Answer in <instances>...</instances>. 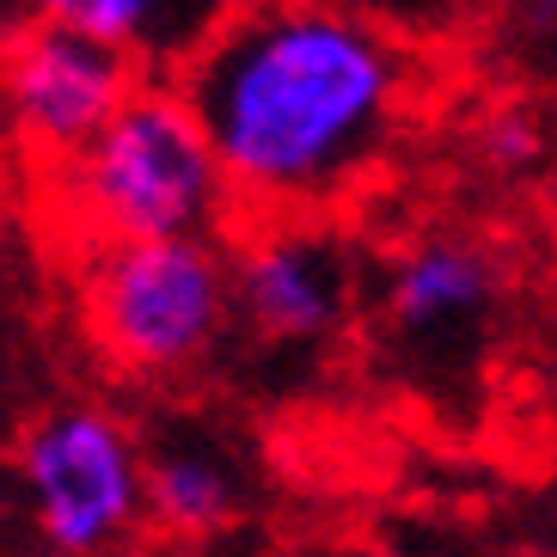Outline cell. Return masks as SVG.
<instances>
[{
	"mask_svg": "<svg viewBox=\"0 0 557 557\" xmlns=\"http://www.w3.org/2000/svg\"><path fill=\"white\" fill-rule=\"evenodd\" d=\"M135 86L141 74L116 50L50 18H32L25 32H13L0 55V99H7L18 141L55 165L74 160L129 104Z\"/></svg>",
	"mask_w": 557,
	"mask_h": 557,
	"instance_id": "5b68a950",
	"label": "cell"
},
{
	"mask_svg": "<svg viewBox=\"0 0 557 557\" xmlns=\"http://www.w3.org/2000/svg\"><path fill=\"white\" fill-rule=\"evenodd\" d=\"M410 74L405 44L349 0H246L178 92L233 202L312 214L386 160Z\"/></svg>",
	"mask_w": 557,
	"mask_h": 557,
	"instance_id": "6da1fadb",
	"label": "cell"
},
{
	"mask_svg": "<svg viewBox=\"0 0 557 557\" xmlns=\"http://www.w3.org/2000/svg\"><path fill=\"white\" fill-rule=\"evenodd\" d=\"M18 484L55 557H111L148 527L141 442L104 405H55L18 442Z\"/></svg>",
	"mask_w": 557,
	"mask_h": 557,
	"instance_id": "277c9868",
	"label": "cell"
},
{
	"mask_svg": "<svg viewBox=\"0 0 557 557\" xmlns=\"http://www.w3.org/2000/svg\"><path fill=\"white\" fill-rule=\"evenodd\" d=\"M503 25H508V44L521 50V62L557 81V0H508Z\"/></svg>",
	"mask_w": 557,
	"mask_h": 557,
	"instance_id": "30bf717a",
	"label": "cell"
},
{
	"mask_svg": "<svg viewBox=\"0 0 557 557\" xmlns=\"http://www.w3.org/2000/svg\"><path fill=\"white\" fill-rule=\"evenodd\" d=\"M246 0H37V18L116 50L135 74H184Z\"/></svg>",
	"mask_w": 557,
	"mask_h": 557,
	"instance_id": "9c48e42d",
	"label": "cell"
},
{
	"mask_svg": "<svg viewBox=\"0 0 557 557\" xmlns=\"http://www.w3.org/2000/svg\"><path fill=\"white\" fill-rule=\"evenodd\" d=\"M233 319L227 258L214 239L92 246L86 325L99 349L141 380L190 374L214 356Z\"/></svg>",
	"mask_w": 557,
	"mask_h": 557,
	"instance_id": "3957f363",
	"label": "cell"
},
{
	"mask_svg": "<svg viewBox=\"0 0 557 557\" xmlns=\"http://www.w3.org/2000/svg\"><path fill=\"white\" fill-rule=\"evenodd\" d=\"M62 209L99 246L214 239L233 197L178 86L141 81L129 104L62 165Z\"/></svg>",
	"mask_w": 557,
	"mask_h": 557,
	"instance_id": "7a4b0ae2",
	"label": "cell"
},
{
	"mask_svg": "<svg viewBox=\"0 0 557 557\" xmlns=\"http://www.w3.org/2000/svg\"><path fill=\"white\" fill-rule=\"evenodd\" d=\"M484 153H491L503 172H527V165L545 153V129L527 111H496L484 123Z\"/></svg>",
	"mask_w": 557,
	"mask_h": 557,
	"instance_id": "8fae6325",
	"label": "cell"
},
{
	"mask_svg": "<svg viewBox=\"0 0 557 557\" xmlns=\"http://www.w3.org/2000/svg\"><path fill=\"white\" fill-rule=\"evenodd\" d=\"M141 496L160 533L202 545L246 521V466L214 429L172 423L141 447Z\"/></svg>",
	"mask_w": 557,
	"mask_h": 557,
	"instance_id": "ba28073f",
	"label": "cell"
},
{
	"mask_svg": "<svg viewBox=\"0 0 557 557\" xmlns=\"http://www.w3.org/2000/svg\"><path fill=\"white\" fill-rule=\"evenodd\" d=\"M227 288L263 344H325L349 312V251L325 227L270 221L227 258Z\"/></svg>",
	"mask_w": 557,
	"mask_h": 557,
	"instance_id": "8992f818",
	"label": "cell"
},
{
	"mask_svg": "<svg viewBox=\"0 0 557 557\" xmlns=\"http://www.w3.org/2000/svg\"><path fill=\"white\" fill-rule=\"evenodd\" d=\"M503 300V263L466 233H429L386 270V331L423 361H454L484 337Z\"/></svg>",
	"mask_w": 557,
	"mask_h": 557,
	"instance_id": "52a82bcc",
	"label": "cell"
},
{
	"mask_svg": "<svg viewBox=\"0 0 557 557\" xmlns=\"http://www.w3.org/2000/svg\"><path fill=\"white\" fill-rule=\"evenodd\" d=\"M545 521H552V533H557V484H552V503H545Z\"/></svg>",
	"mask_w": 557,
	"mask_h": 557,
	"instance_id": "7c38bea8",
	"label": "cell"
},
{
	"mask_svg": "<svg viewBox=\"0 0 557 557\" xmlns=\"http://www.w3.org/2000/svg\"><path fill=\"white\" fill-rule=\"evenodd\" d=\"M545 557H557V552H545Z\"/></svg>",
	"mask_w": 557,
	"mask_h": 557,
	"instance_id": "4fadbf2b",
	"label": "cell"
}]
</instances>
